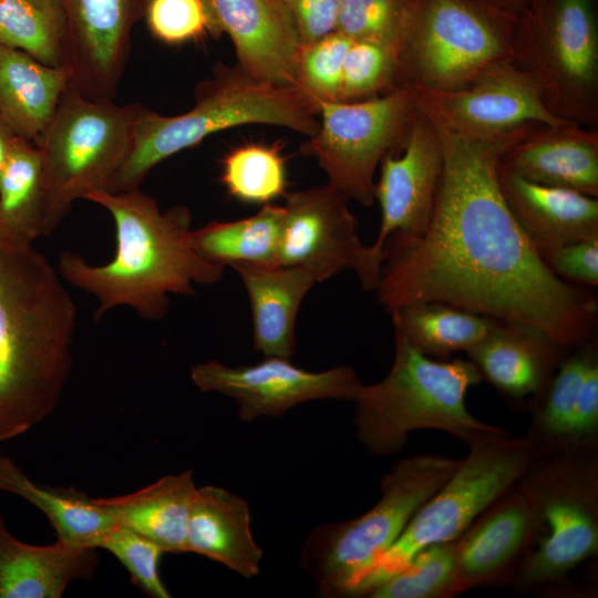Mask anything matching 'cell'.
I'll list each match as a JSON object with an SVG mask.
<instances>
[{
  "label": "cell",
  "mask_w": 598,
  "mask_h": 598,
  "mask_svg": "<svg viewBox=\"0 0 598 598\" xmlns=\"http://www.w3.org/2000/svg\"><path fill=\"white\" fill-rule=\"evenodd\" d=\"M518 481L536 508V535L546 533L533 543L513 582L522 590L559 585L598 551L597 451L538 454Z\"/></svg>",
  "instance_id": "cell-10"
},
{
  "label": "cell",
  "mask_w": 598,
  "mask_h": 598,
  "mask_svg": "<svg viewBox=\"0 0 598 598\" xmlns=\"http://www.w3.org/2000/svg\"><path fill=\"white\" fill-rule=\"evenodd\" d=\"M348 200L328 183L289 193L283 205L278 266L302 268L317 282L348 269L355 271L364 245Z\"/></svg>",
  "instance_id": "cell-17"
},
{
  "label": "cell",
  "mask_w": 598,
  "mask_h": 598,
  "mask_svg": "<svg viewBox=\"0 0 598 598\" xmlns=\"http://www.w3.org/2000/svg\"><path fill=\"white\" fill-rule=\"evenodd\" d=\"M86 200L104 207L115 224L114 257L89 264L64 251L58 264L61 278L97 300L95 318L116 307H130L141 318L157 321L169 307V296H192L194 285L218 282L224 268L204 259L192 243V215L184 206L162 212L140 188L99 190Z\"/></svg>",
  "instance_id": "cell-3"
},
{
  "label": "cell",
  "mask_w": 598,
  "mask_h": 598,
  "mask_svg": "<svg viewBox=\"0 0 598 598\" xmlns=\"http://www.w3.org/2000/svg\"><path fill=\"white\" fill-rule=\"evenodd\" d=\"M187 551L220 563L245 578L257 576L264 550L250 529L248 503L223 487H197L187 524Z\"/></svg>",
  "instance_id": "cell-23"
},
{
  "label": "cell",
  "mask_w": 598,
  "mask_h": 598,
  "mask_svg": "<svg viewBox=\"0 0 598 598\" xmlns=\"http://www.w3.org/2000/svg\"><path fill=\"white\" fill-rule=\"evenodd\" d=\"M447 482L415 513L393 545L375 561L358 597L404 568L422 549L457 539L495 501L503 496L539 454L526 433L484 436Z\"/></svg>",
  "instance_id": "cell-11"
},
{
  "label": "cell",
  "mask_w": 598,
  "mask_h": 598,
  "mask_svg": "<svg viewBox=\"0 0 598 598\" xmlns=\"http://www.w3.org/2000/svg\"><path fill=\"white\" fill-rule=\"evenodd\" d=\"M97 565L95 548L19 540L0 513V598H60L73 581L91 578Z\"/></svg>",
  "instance_id": "cell-24"
},
{
  "label": "cell",
  "mask_w": 598,
  "mask_h": 598,
  "mask_svg": "<svg viewBox=\"0 0 598 598\" xmlns=\"http://www.w3.org/2000/svg\"><path fill=\"white\" fill-rule=\"evenodd\" d=\"M461 460L432 453L396 462L383 476L381 497L350 520L326 523L303 540L299 565L324 597H358L375 561L415 513L453 475Z\"/></svg>",
  "instance_id": "cell-6"
},
{
  "label": "cell",
  "mask_w": 598,
  "mask_h": 598,
  "mask_svg": "<svg viewBox=\"0 0 598 598\" xmlns=\"http://www.w3.org/2000/svg\"><path fill=\"white\" fill-rule=\"evenodd\" d=\"M456 542L437 543L370 590V598H445L463 592Z\"/></svg>",
  "instance_id": "cell-33"
},
{
  "label": "cell",
  "mask_w": 598,
  "mask_h": 598,
  "mask_svg": "<svg viewBox=\"0 0 598 598\" xmlns=\"http://www.w3.org/2000/svg\"><path fill=\"white\" fill-rule=\"evenodd\" d=\"M220 181L227 193L247 204H271L287 188V172L280 147L245 144L223 159Z\"/></svg>",
  "instance_id": "cell-34"
},
{
  "label": "cell",
  "mask_w": 598,
  "mask_h": 598,
  "mask_svg": "<svg viewBox=\"0 0 598 598\" xmlns=\"http://www.w3.org/2000/svg\"><path fill=\"white\" fill-rule=\"evenodd\" d=\"M394 89L395 48L378 41L351 40L343 61L340 102L364 101Z\"/></svg>",
  "instance_id": "cell-36"
},
{
  "label": "cell",
  "mask_w": 598,
  "mask_h": 598,
  "mask_svg": "<svg viewBox=\"0 0 598 598\" xmlns=\"http://www.w3.org/2000/svg\"><path fill=\"white\" fill-rule=\"evenodd\" d=\"M150 0H60L63 66L70 86L90 100H114L134 25Z\"/></svg>",
  "instance_id": "cell-15"
},
{
  "label": "cell",
  "mask_w": 598,
  "mask_h": 598,
  "mask_svg": "<svg viewBox=\"0 0 598 598\" xmlns=\"http://www.w3.org/2000/svg\"><path fill=\"white\" fill-rule=\"evenodd\" d=\"M112 554L127 570L132 582L152 598L172 595L159 574V560L165 553L157 544L117 524L102 540L99 549Z\"/></svg>",
  "instance_id": "cell-38"
},
{
  "label": "cell",
  "mask_w": 598,
  "mask_h": 598,
  "mask_svg": "<svg viewBox=\"0 0 598 598\" xmlns=\"http://www.w3.org/2000/svg\"><path fill=\"white\" fill-rule=\"evenodd\" d=\"M231 268L249 298L254 348L265 357L290 359L297 315L316 279L299 267L238 264Z\"/></svg>",
  "instance_id": "cell-25"
},
{
  "label": "cell",
  "mask_w": 598,
  "mask_h": 598,
  "mask_svg": "<svg viewBox=\"0 0 598 598\" xmlns=\"http://www.w3.org/2000/svg\"><path fill=\"white\" fill-rule=\"evenodd\" d=\"M498 181L509 210L543 260L561 246L598 236V198L529 182L499 163Z\"/></svg>",
  "instance_id": "cell-21"
},
{
  "label": "cell",
  "mask_w": 598,
  "mask_h": 598,
  "mask_svg": "<svg viewBox=\"0 0 598 598\" xmlns=\"http://www.w3.org/2000/svg\"><path fill=\"white\" fill-rule=\"evenodd\" d=\"M245 124H268L312 136L319 127V104L300 87L258 80L238 64L218 63L195 90V103L178 115H161L142 106L128 154L112 192L140 188L164 159L209 135Z\"/></svg>",
  "instance_id": "cell-4"
},
{
  "label": "cell",
  "mask_w": 598,
  "mask_h": 598,
  "mask_svg": "<svg viewBox=\"0 0 598 598\" xmlns=\"http://www.w3.org/2000/svg\"><path fill=\"white\" fill-rule=\"evenodd\" d=\"M598 355L596 340L570 350L546 388L534 401L527 434L539 454L561 451L570 414L590 361Z\"/></svg>",
  "instance_id": "cell-32"
},
{
  "label": "cell",
  "mask_w": 598,
  "mask_h": 598,
  "mask_svg": "<svg viewBox=\"0 0 598 598\" xmlns=\"http://www.w3.org/2000/svg\"><path fill=\"white\" fill-rule=\"evenodd\" d=\"M423 109L443 148L433 214L419 239L384 243L373 290L378 305L390 313L415 302H446L536 327L567 350L592 341L596 298L547 267L501 190V155L537 124L476 137Z\"/></svg>",
  "instance_id": "cell-1"
},
{
  "label": "cell",
  "mask_w": 598,
  "mask_h": 598,
  "mask_svg": "<svg viewBox=\"0 0 598 598\" xmlns=\"http://www.w3.org/2000/svg\"><path fill=\"white\" fill-rule=\"evenodd\" d=\"M536 532L535 505L517 481L455 539L463 589L513 580Z\"/></svg>",
  "instance_id": "cell-19"
},
{
  "label": "cell",
  "mask_w": 598,
  "mask_h": 598,
  "mask_svg": "<svg viewBox=\"0 0 598 598\" xmlns=\"http://www.w3.org/2000/svg\"><path fill=\"white\" fill-rule=\"evenodd\" d=\"M289 12L301 44L336 31L340 0H280Z\"/></svg>",
  "instance_id": "cell-43"
},
{
  "label": "cell",
  "mask_w": 598,
  "mask_h": 598,
  "mask_svg": "<svg viewBox=\"0 0 598 598\" xmlns=\"http://www.w3.org/2000/svg\"><path fill=\"white\" fill-rule=\"evenodd\" d=\"M45 183L40 151L16 136L0 175V221L21 246L43 236Z\"/></svg>",
  "instance_id": "cell-31"
},
{
  "label": "cell",
  "mask_w": 598,
  "mask_h": 598,
  "mask_svg": "<svg viewBox=\"0 0 598 598\" xmlns=\"http://www.w3.org/2000/svg\"><path fill=\"white\" fill-rule=\"evenodd\" d=\"M489 1L496 4L497 7L506 11H509L516 16L524 8L526 3V0H489Z\"/></svg>",
  "instance_id": "cell-46"
},
{
  "label": "cell",
  "mask_w": 598,
  "mask_h": 598,
  "mask_svg": "<svg viewBox=\"0 0 598 598\" xmlns=\"http://www.w3.org/2000/svg\"><path fill=\"white\" fill-rule=\"evenodd\" d=\"M0 491L16 494L41 511L55 530L56 539L74 548L99 549L117 525L100 497L74 487H50L32 481L0 451Z\"/></svg>",
  "instance_id": "cell-27"
},
{
  "label": "cell",
  "mask_w": 598,
  "mask_h": 598,
  "mask_svg": "<svg viewBox=\"0 0 598 598\" xmlns=\"http://www.w3.org/2000/svg\"><path fill=\"white\" fill-rule=\"evenodd\" d=\"M207 33H226L237 64L254 78L280 85H297L300 41L280 0H200Z\"/></svg>",
  "instance_id": "cell-18"
},
{
  "label": "cell",
  "mask_w": 598,
  "mask_h": 598,
  "mask_svg": "<svg viewBox=\"0 0 598 598\" xmlns=\"http://www.w3.org/2000/svg\"><path fill=\"white\" fill-rule=\"evenodd\" d=\"M14 137L16 135L0 120V175L7 164Z\"/></svg>",
  "instance_id": "cell-44"
},
{
  "label": "cell",
  "mask_w": 598,
  "mask_h": 598,
  "mask_svg": "<svg viewBox=\"0 0 598 598\" xmlns=\"http://www.w3.org/2000/svg\"><path fill=\"white\" fill-rule=\"evenodd\" d=\"M544 261L557 277L569 283L597 286L598 236L561 246Z\"/></svg>",
  "instance_id": "cell-42"
},
{
  "label": "cell",
  "mask_w": 598,
  "mask_h": 598,
  "mask_svg": "<svg viewBox=\"0 0 598 598\" xmlns=\"http://www.w3.org/2000/svg\"><path fill=\"white\" fill-rule=\"evenodd\" d=\"M516 14L489 0H406L395 42L396 87L461 90L512 56Z\"/></svg>",
  "instance_id": "cell-7"
},
{
  "label": "cell",
  "mask_w": 598,
  "mask_h": 598,
  "mask_svg": "<svg viewBox=\"0 0 598 598\" xmlns=\"http://www.w3.org/2000/svg\"><path fill=\"white\" fill-rule=\"evenodd\" d=\"M417 110L412 91L396 87L358 102H320L319 127L301 145L328 184L363 206L374 203L375 172L404 148Z\"/></svg>",
  "instance_id": "cell-12"
},
{
  "label": "cell",
  "mask_w": 598,
  "mask_h": 598,
  "mask_svg": "<svg viewBox=\"0 0 598 598\" xmlns=\"http://www.w3.org/2000/svg\"><path fill=\"white\" fill-rule=\"evenodd\" d=\"M351 40L333 31L301 44L297 60V85L318 102H340L343 61Z\"/></svg>",
  "instance_id": "cell-37"
},
{
  "label": "cell",
  "mask_w": 598,
  "mask_h": 598,
  "mask_svg": "<svg viewBox=\"0 0 598 598\" xmlns=\"http://www.w3.org/2000/svg\"><path fill=\"white\" fill-rule=\"evenodd\" d=\"M483 380L468 359L437 361L395 336L389 373L362 384L354 402L355 435L372 455H394L415 430L432 429L471 443L503 429L482 422L466 408L465 395Z\"/></svg>",
  "instance_id": "cell-5"
},
{
  "label": "cell",
  "mask_w": 598,
  "mask_h": 598,
  "mask_svg": "<svg viewBox=\"0 0 598 598\" xmlns=\"http://www.w3.org/2000/svg\"><path fill=\"white\" fill-rule=\"evenodd\" d=\"M190 379L202 392L235 399L239 404L238 417L244 422L261 416L280 417L296 405L315 400L353 402L362 385L350 365L316 372L279 357H265L257 364L241 367L208 360L192 368Z\"/></svg>",
  "instance_id": "cell-14"
},
{
  "label": "cell",
  "mask_w": 598,
  "mask_h": 598,
  "mask_svg": "<svg viewBox=\"0 0 598 598\" xmlns=\"http://www.w3.org/2000/svg\"><path fill=\"white\" fill-rule=\"evenodd\" d=\"M499 166L529 182L598 198V130L538 124L507 147Z\"/></svg>",
  "instance_id": "cell-20"
},
{
  "label": "cell",
  "mask_w": 598,
  "mask_h": 598,
  "mask_svg": "<svg viewBox=\"0 0 598 598\" xmlns=\"http://www.w3.org/2000/svg\"><path fill=\"white\" fill-rule=\"evenodd\" d=\"M63 23V12L60 0H31Z\"/></svg>",
  "instance_id": "cell-45"
},
{
  "label": "cell",
  "mask_w": 598,
  "mask_h": 598,
  "mask_svg": "<svg viewBox=\"0 0 598 598\" xmlns=\"http://www.w3.org/2000/svg\"><path fill=\"white\" fill-rule=\"evenodd\" d=\"M598 443V355L589 363L579 388L563 448L597 451Z\"/></svg>",
  "instance_id": "cell-41"
},
{
  "label": "cell",
  "mask_w": 598,
  "mask_h": 598,
  "mask_svg": "<svg viewBox=\"0 0 598 598\" xmlns=\"http://www.w3.org/2000/svg\"><path fill=\"white\" fill-rule=\"evenodd\" d=\"M0 247H28V246H21L0 221Z\"/></svg>",
  "instance_id": "cell-47"
},
{
  "label": "cell",
  "mask_w": 598,
  "mask_h": 598,
  "mask_svg": "<svg viewBox=\"0 0 598 598\" xmlns=\"http://www.w3.org/2000/svg\"><path fill=\"white\" fill-rule=\"evenodd\" d=\"M406 0H340L336 31L395 47Z\"/></svg>",
  "instance_id": "cell-39"
},
{
  "label": "cell",
  "mask_w": 598,
  "mask_h": 598,
  "mask_svg": "<svg viewBox=\"0 0 598 598\" xmlns=\"http://www.w3.org/2000/svg\"><path fill=\"white\" fill-rule=\"evenodd\" d=\"M197 486L193 471L166 475L126 495L100 497L117 524L157 544L165 553H186L189 513Z\"/></svg>",
  "instance_id": "cell-28"
},
{
  "label": "cell",
  "mask_w": 598,
  "mask_h": 598,
  "mask_svg": "<svg viewBox=\"0 0 598 598\" xmlns=\"http://www.w3.org/2000/svg\"><path fill=\"white\" fill-rule=\"evenodd\" d=\"M413 94L447 127L476 137L504 135L533 124L556 125L567 121L548 110L536 81L512 58L492 65L461 90Z\"/></svg>",
  "instance_id": "cell-16"
},
{
  "label": "cell",
  "mask_w": 598,
  "mask_h": 598,
  "mask_svg": "<svg viewBox=\"0 0 598 598\" xmlns=\"http://www.w3.org/2000/svg\"><path fill=\"white\" fill-rule=\"evenodd\" d=\"M63 23L31 0H0V47L63 66Z\"/></svg>",
  "instance_id": "cell-35"
},
{
  "label": "cell",
  "mask_w": 598,
  "mask_h": 598,
  "mask_svg": "<svg viewBox=\"0 0 598 598\" xmlns=\"http://www.w3.org/2000/svg\"><path fill=\"white\" fill-rule=\"evenodd\" d=\"M569 351L536 327L498 320L466 353L483 379L505 396L523 401L542 393Z\"/></svg>",
  "instance_id": "cell-22"
},
{
  "label": "cell",
  "mask_w": 598,
  "mask_h": 598,
  "mask_svg": "<svg viewBox=\"0 0 598 598\" xmlns=\"http://www.w3.org/2000/svg\"><path fill=\"white\" fill-rule=\"evenodd\" d=\"M144 17L152 34L167 44H182L207 33L200 0H150Z\"/></svg>",
  "instance_id": "cell-40"
},
{
  "label": "cell",
  "mask_w": 598,
  "mask_h": 598,
  "mask_svg": "<svg viewBox=\"0 0 598 598\" xmlns=\"http://www.w3.org/2000/svg\"><path fill=\"white\" fill-rule=\"evenodd\" d=\"M394 333L430 358L467 351L497 324L495 319L440 301L415 302L390 312Z\"/></svg>",
  "instance_id": "cell-29"
},
{
  "label": "cell",
  "mask_w": 598,
  "mask_h": 598,
  "mask_svg": "<svg viewBox=\"0 0 598 598\" xmlns=\"http://www.w3.org/2000/svg\"><path fill=\"white\" fill-rule=\"evenodd\" d=\"M76 306L32 246L0 247V441L58 406L72 368Z\"/></svg>",
  "instance_id": "cell-2"
},
{
  "label": "cell",
  "mask_w": 598,
  "mask_h": 598,
  "mask_svg": "<svg viewBox=\"0 0 598 598\" xmlns=\"http://www.w3.org/2000/svg\"><path fill=\"white\" fill-rule=\"evenodd\" d=\"M142 106L90 100L68 85L51 121L34 141L45 183L43 236L59 226L74 200L112 189Z\"/></svg>",
  "instance_id": "cell-8"
},
{
  "label": "cell",
  "mask_w": 598,
  "mask_h": 598,
  "mask_svg": "<svg viewBox=\"0 0 598 598\" xmlns=\"http://www.w3.org/2000/svg\"><path fill=\"white\" fill-rule=\"evenodd\" d=\"M283 206L266 204L246 218L210 221L193 229L192 243L206 260L225 268L234 265L278 266Z\"/></svg>",
  "instance_id": "cell-30"
},
{
  "label": "cell",
  "mask_w": 598,
  "mask_h": 598,
  "mask_svg": "<svg viewBox=\"0 0 598 598\" xmlns=\"http://www.w3.org/2000/svg\"><path fill=\"white\" fill-rule=\"evenodd\" d=\"M442 167L439 131L417 103L404 148L399 154H388L380 163V177L374 189V199L381 209L380 231L370 246L363 247L355 270L365 291L374 290L386 239L411 241L426 231Z\"/></svg>",
  "instance_id": "cell-13"
},
{
  "label": "cell",
  "mask_w": 598,
  "mask_h": 598,
  "mask_svg": "<svg viewBox=\"0 0 598 598\" xmlns=\"http://www.w3.org/2000/svg\"><path fill=\"white\" fill-rule=\"evenodd\" d=\"M69 83L64 66L48 65L24 51L0 47V120L16 136L34 142Z\"/></svg>",
  "instance_id": "cell-26"
},
{
  "label": "cell",
  "mask_w": 598,
  "mask_h": 598,
  "mask_svg": "<svg viewBox=\"0 0 598 598\" xmlns=\"http://www.w3.org/2000/svg\"><path fill=\"white\" fill-rule=\"evenodd\" d=\"M511 58L536 81L554 115L598 128L596 0H526Z\"/></svg>",
  "instance_id": "cell-9"
}]
</instances>
